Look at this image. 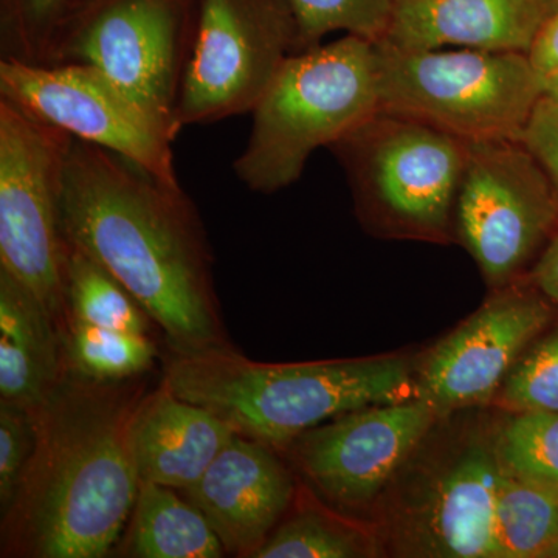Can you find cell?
Returning <instances> with one entry per match:
<instances>
[{
  "mask_svg": "<svg viewBox=\"0 0 558 558\" xmlns=\"http://www.w3.org/2000/svg\"><path fill=\"white\" fill-rule=\"evenodd\" d=\"M65 301L69 322L97 328L150 333L153 319L138 301L90 256L69 244Z\"/></svg>",
  "mask_w": 558,
  "mask_h": 558,
  "instance_id": "7402d4cb",
  "label": "cell"
},
{
  "mask_svg": "<svg viewBox=\"0 0 558 558\" xmlns=\"http://www.w3.org/2000/svg\"><path fill=\"white\" fill-rule=\"evenodd\" d=\"M75 0H2V51L28 64H49Z\"/></svg>",
  "mask_w": 558,
  "mask_h": 558,
  "instance_id": "484cf974",
  "label": "cell"
},
{
  "mask_svg": "<svg viewBox=\"0 0 558 558\" xmlns=\"http://www.w3.org/2000/svg\"><path fill=\"white\" fill-rule=\"evenodd\" d=\"M70 368L100 381L137 379L154 368L159 351L149 333L69 322L64 333Z\"/></svg>",
  "mask_w": 558,
  "mask_h": 558,
  "instance_id": "603a6c76",
  "label": "cell"
},
{
  "mask_svg": "<svg viewBox=\"0 0 558 558\" xmlns=\"http://www.w3.org/2000/svg\"><path fill=\"white\" fill-rule=\"evenodd\" d=\"M553 13L549 0H395L381 40L402 50L527 53Z\"/></svg>",
  "mask_w": 558,
  "mask_h": 558,
  "instance_id": "2e32d148",
  "label": "cell"
},
{
  "mask_svg": "<svg viewBox=\"0 0 558 558\" xmlns=\"http://www.w3.org/2000/svg\"><path fill=\"white\" fill-rule=\"evenodd\" d=\"M234 435L218 414L180 398L161 380L140 400L132 422V453L140 484L186 490Z\"/></svg>",
  "mask_w": 558,
  "mask_h": 558,
  "instance_id": "e0dca14e",
  "label": "cell"
},
{
  "mask_svg": "<svg viewBox=\"0 0 558 558\" xmlns=\"http://www.w3.org/2000/svg\"><path fill=\"white\" fill-rule=\"evenodd\" d=\"M532 284L558 306V227L531 271Z\"/></svg>",
  "mask_w": 558,
  "mask_h": 558,
  "instance_id": "4dcf8cb0",
  "label": "cell"
},
{
  "mask_svg": "<svg viewBox=\"0 0 558 558\" xmlns=\"http://www.w3.org/2000/svg\"><path fill=\"white\" fill-rule=\"evenodd\" d=\"M278 450L240 433L180 492L204 513L230 556L255 558L295 498L299 481Z\"/></svg>",
  "mask_w": 558,
  "mask_h": 558,
  "instance_id": "9a60e30c",
  "label": "cell"
},
{
  "mask_svg": "<svg viewBox=\"0 0 558 558\" xmlns=\"http://www.w3.org/2000/svg\"><path fill=\"white\" fill-rule=\"evenodd\" d=\"M380 553L379 529L299 483L288 513L255 558H368Z\"/></svg>",
  "mask_w": 558,
  "mask_h": 558,
  "instance_id": "ffe728a7",
  "label": "cell"
},
{
  "mask_svg": "<svg viewBox=\"0 0 558 558\" xmlns=\"http://www.w3.org/2000/svg\"><path fill=\"white\" fill-rule=\"evenodd\" d=\"M68 369L57 322L31 290L0 270V403L35 413Z\"/></svg>",
  "mask_w": 558,
  "mask_h": 558,
  "instance_id": "ac0fdd59",
  "label": "cell"
},
{
  "mask_svg": "<svg viewBox=\"0 0 558 558\" xmlns=\"http://www.w3.org/2000/svg\"><path fill=\"white\" fill-rule=\"evenodd\" d=\"M494 546L495 558H558V488L502 469Z\"/></svg>",
  "mask_w": 558,
  "mask_h": 558,
  "instance_id": "44dd1931",
  "label": "cell"
},
{
  "mask_svg": "<svg viewBox=\"0 0 558 558\" xmlns=\"http://www.w3.org/2000/svg\"><path fill=\"white\" fill-rule=\"evenodd\" d=\"M549 3L554 11L558 10V0H549Z\"/></svg>",
  "mask_w": 558,
  "mask_h": 558,
  "instance_id": "d6a6232c",
  "label": "cell"
},
{
  "mask_svg": "<svg viewBox=\"0 0 558 558\" xmlns=\"http://www.w3.org/2000/svg\"><path fill=\"white\" fill-rule=\"evenodd\" d=\"M295 51L299 27L288 0H199L180 130L252 113Z\"/></svg>",
  "mask_w": 558,
  "mask_h": 558,
  "instance_id": "8fae6325",
  "label": "cell"
},
{
  "mask_svg": "<svg viewBox=\"0 0 558 558\" xmlns=\"http://www.w3.org/2000/svg\"><path fill=\"white\" fill-rule=\"evenodd\" d=\"M197 10L199 0H80L58 33L49 64L100 70L179 134Z\"/></svg>",
  "mask_w": 558,
  "mask_h": 558,
  "instance_id": "9c48e42d",
  "label": "cell"
},
{
  "mask_svg": "<svg viewBox=\"0 0 558 558\" xmlns=\"http://www.w3.org/2000/svg\"><path fill=\"white\" fill-rule=\"evenodd\" d=\"M145 376L90 379L70 368L35 413V447L9 510L2 558H102L119 545L137 499L132 422Z\"/></svg>",
  "mask_w": 558,
  "mask_h": 558,
  "instance_id": "7a4b0ae2",
  "label": "cell"
},
{
  "mask_svg": "<svg viewBox=\"0 0 558 558\" xmlns=\"http://www.w3.org/2000/svg\"><path fill=\"white\" fill-rule=\"evenodd\" d=\"M0 98L69 132L73 138L119 154L149 174L180 185L172 143L178 132L86 64L0 61Z\"/></svg>",
  "mask_w": 558,
  "mask_h": 558,
  "instance_id": "7c38bea8",
  "label": "cell"
},
{
  "mask_svg": "<svg viewBox=\"0 0 558 558\" xmlns=\"http://www.w3.org/2000/svg\"><path fill=\"white\" fill-rule=\"evenodd\" d=\"M299 27V51L322 44L330 33L379 43L391 24L395 0H288Z\"/></svg>",
  "mask_w": 558,
  "mask_h": 558,
  "instance_id": "d4e9b609",
  "label": "cell"
},
{
  "mask_svg": "<svg viewBox=\"0 0 558 558\" xmlns=\"http://www.w3.org/2000/svg\"><path fill=\"white\" fill-rule=\"evenodd\" d=\"M521 142L537 157L558 190V106L542 97Z\"/></svg>",
  "mask_w": 558,
  "mask_h": 558,
  "instance_id": "f1b7e54d",
  "label": "cell"
},
{
  "mask_svg": "<svg viewBox=\"0 0 558 558\" xmlns=\"http://www.w3.org/2000/svg\"><path fill=\"white\" fill-rule=\"evenodd\" d=\"M379 106L461 142L521 140L543 80L526 53L402 50L379 40Z\"/></svg>",
  "mask_w": 558,
  "mask_h": 558,
  "instance_id": "5b68a950",
  "label": "cell"
},
{
  "mask_svg": "<svg viewBox=\"0 0 558 558\" xmlns=\"http://www.w3.org/2000/svg\"><path fill=\"white\" fill-rule=\"evenodd\" d=\"M510 413L558 410V323L524 351L495 398Z\"/></svg>",
  "mask_w": 558,
  "mask_h": 558,
  "instance_id": "4316f807",
  "label": "cell"
},
{
  "mask_svg": "<svg viewBox=\"0 0 558 558\" xmlns=\"http://www.w3.org/2000/svg\"><path fill=\"white\" fill-rule=\"evenodd\" d=\"M440 421L417 399L366 407L303 433L278 451L333 508L351 512L379 499Z\"/></svg>",
  "mask_w": 558,
  "mask_h": 558,
  "instance_id": "4fadbf2b",
  "label": "cell"
},
{
  "mask_svg": "<svg viewBox=\"0 0 558 558\" xmlns=\"http://www.w3.org/2000/svg\"><path fill=\"white\" fill-rule=\"evenodd\" d=\"M73 137L0 98V270L68 330L62 191Z\"/></svg>",
  "mask_w": 558,
  "mask_h": 558,
  "instance_id": "ba28073f",
  "label": "cell"
},
{
  "mask_svg": "<svg viewBox=\"0 0 558 558\" xmlns=\"http://www.w3.org/2000/svg\"><path fill=\"white\" fill-rule=\"evenodd\" d=\"M379 109L377 43L344 35L295 51L252 110L234 172L255 193H278L301 178L315 150L336 145Z\"/></svg>",
  "mask_w": 558,
  "mask_h": 558,
  "instance_id": "277c9868",
  "label": "cell"
},
{
  "mask_svg": "<svg viewBox=\"0 0 558 558\" xmlns=\"http://www.w3.org/2000/svg\"><path fill=\"white\" fill-rule=\"evenodd\" d=\"M543 97L548 98L549 101L558 106V73L545 80V84H543Z\"/></svg>",
  "mask_w": 558,
  "mask_h": 558,
  "instance_id": "1f68e13d",
  "label": "cell"
},
{
  "mask_svg": "<svg viewBox=\"0 0 558 558\" xmlns=\"http://www.w3.org/2000/svg\"><path fill=\"white\" fill-rule=\"evenodd\" d=\"M62 227L138 301L171 354L233 348L216 292L207 231L180 185L73 138Z\"/></svg>",
  "mask_w": 558,
  "mask_h": 558,
  "instance_id": "6da1fadb",
  "label": "cell"
},
{
  "mask_svg": "<svg viewBox=\"0 0 558 558\" xmlns=\"http://www.w3.org/2000/svg\"><path fill=\"white\" fill-rule=\"evenodd\" d=\"M548 301L519 281L497 289L429 352L414 377V399L440 418L495 400L521 355L548 328Z\"/></svg>",
  "mask_w": 558,
  "mask_h": 558,
  "instance_id": "5bb4252c",
  "label": "cell"
},
{
  "mask_svg": "<svg viewBox=\"0 0 558 558\" xmlns=\"http://www.w3.org/2000/svg\"><path fill=\"white\" fill-rule=\"evenodd\" d=\"M172 391L222 417L234 432L281 450L349 411L414 399L403 357L263 363L234 348L170 354Z\"/></svg>",
  "mask_w": 558,
  "mask_h": 558,
  "instance_id": "3957f363",
  "label": "cell"
},
{
  "mask_svg": "<svg viewBox=\"0 0 558 558\" xmlns=\"http://www.w3.org/2000/svg\"><path fill=\"white\" fill-rule=\"evenodd\" d=\"M116 556L131 558H220L227 550L215 529L175 488L140 484Z\"/></svg>",
  "mask_w": 558,
  "mask_h": 558,
  "instance_id": "d6986e66",
  "label": "cell"
},
{
  "mask_svg": "<svg viewBox=\"0 0 558 558\" xmlns=\"http://www.w3.org/2000/svg\"><path fill=\"white\" fill-rule=\"evenodd\" d=\"M527 58L539 78H550L558 73V10L543 22L542 27L532 40Z\"/></svg>",
  "mask_w": 558,
  "mask_h": 558,
  "instance_id": "f546056e",
  "label": "cell"
},
{
  "mask_svg": "<svg viewBox=\"0 0 558 558\" xmlns=\"http://www.w3.org/2000/svg\"><path fill=\"white\" fill-rule=\"evenodd\" d=\"M465 146L454 231L488 286L506 288L520 281L553 238L558 190L521 140H484Z\"/></svg>",
  "mask_w": 558,
  "mask_h": 558,
  "instance_id": "30bf717a",
  "label": "cell"
},
{
  "mask_svg": "<svg viewBox=\"0 0 558 558\" xmlns=\"http://www.w3.org/2000/svg\"><path fill=\"white\" fill-rule=\"evenodd\" d=\"M329 149L371 229L396 238L450 240L465 142L379 109Z\"/></svg>",
  "mask_w": 558,
  "mask_h": 558,
  "instance_id": "8992f818",
  "label": "cell"
},
{
  "mask_svg": "<svg viewBox=\"0 0 558 558\" xmlns=\"http://www.w3.org/2000/svg\"><path fill=\"white\" fill-rule=\"evenodd\" d=\"M497 429L470 427L421 446L387 487L384 538L398 556L495 558L501 462Z\"/></svg>",
  "mask_w": 558,
  "mask_h": 558,
  "instance_id": "52a82bcc",
  "label": "cell"
},
{
  "mask_svg": "<svg viewBox=\"0 0 558 558\" xmlns=\"http://www.w3.org/2000/svg\"><path fill=\"white\" fill-rule=\"evenodd\" d=\"M497 428L501 468L520 478L558 488V410H531Z\"/></svg>",
  "mask_w": 558,
  "mask_h": 558,
  "instance_id": "cb8c5ba5",
  "label": "cell"
},
{
  "mask_svg": "<svg viewBox=\"0 0 558 558\" xmlns=\"http://www.w3.org/2000/svg\"><path fill=\"white\" fill-rule=\"evenodd\" d=\"M35 447V425L27 411L0 403V515L9 510Z\"/></svg>",
  "mask_w": 558,
  "mask_h": 558,
  "instance_id": "83f0119b",
  "label": "cell"
}]
</instances>
